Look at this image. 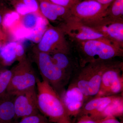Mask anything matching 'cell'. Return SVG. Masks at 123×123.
<instances>
[{
  "mask_svg": "<svg viewBox=\"0 0 123 123\" xmlns=\"http://www.w3.org/2000/svg\"><path fill=\"white\" fill-rule=\"evenodd\" d=\"M101 4L107 7L115 0H95Z\"/></svg>",
  "mask_w": 123,
  "mask_h": 123,
  "instance_id": "f1b7e54d",
  "label": "cell"
},
{
  "mask_svg": "<svg viewBox=\"0 0 123 123\" xmlns=\"http://www.w3.org/2000/svg\"><path fill=\"white\" fill-rule=\"evenodd\" d=\"M22 2L32 13H38L39 6L36 0H23Z\"/></svg>",
  "mask_w": 123,
  "mask_h": 123,
  "instance_id": "d4e9b609",
  "label": "cell"
},
{
  "mask_svg": "<svg viewBox=\"0 0 123 123\" xmlns=\"http://www.w3.org/2000/svg\"><path fill=\"white\" fill-rule=\"evenodd\" d=\"M119 95L108 97H94L86 101L77 117L88 115L98 119L99 115Z\"/></svg>",
  "mask_w": 123,
  "mask_h": 123,
  "instance_id": "5bb4252c",
  "label": "cell"
},
{
  "mask_svg": "<svg viewBox=\"0 0 123 123\" xmlns=\"http://www.w3.org/2000/svg\"><path fill=\"white\" fill-rule=\"evenodd\" d=\"M49 25L48 20L44 17H42L36 26L29 31L25 39L35 43H38Z\"/></svg>",
  "mask_w": 123,
  "mask_h": 123,
  "instance_id": "ac0fdd59",
  "label": "cell"
},
{
  "mask_svg": "<svg viewBox=\"0 0 123 123\" xmlns=\"http://www.w3.org/2000/svg\"><path fill=\"white\" fill-rule=\"evenodd\" d=\"M36 85L39 110L51 123H57L68 116L60 95L47 82L37 78Z\"/></svg>",
  "mask_w": 123,
  "mask_h": 123,
  "instance_id": "7a4b0ae2",
  "label": "cell"
},
{
  "mask_svg": "<svg viewBox=\"0 0 123 123\" xmlns=\"http://www.w3.org/2000/svg\"><path fill=\"white\" fill-rule=\"evenodd\" d=\"M107 8L95 0H79L70 8V18L80 22L90 21L103 16Z\"/></svg>",
  "mask_w": 123,
  "mask_h": 123,
  "instance_id": "30bf717a",
  "label": "cell"
},
{
  "mask_svg": "<svg viewBox=\"0 0 123 123\" xmlns=\"http://www.w3.org/2000/svg\"><path fill=\"white\" fill-rule=\"evenodd\" d=\"M15 96L6 93L0 103V122L13 123L17 119L14 106Z\"/></svg>",
  "mask_w": 123,
  "mask_h": 123,
  "instance_id": "2e32d148",
  "label": "cell"
},
{
  "mask_svg": "<svg viewBox=\"0 0 123 123\" xmlns=\"http://www.w3.org/2000/svg\"><path fill=\"white\" fill-rule=\"evenodd\" d=\"M111 60L92 62L80 68L73 82L89 100L98 94L103 74Z\"/></svg>",
  "mask_w": 123,
  "mask_h": 123,
  "instance_id": "3957f363",
  "label": "cell"
},
{
  "mask_svg": "<svg viewBox=\"0 0 123 123\" xmlns=\"http://www.w3.org/2000/svg\"><path fill=\"white\" fill-rule=\"evenodd\" d=\"M98 123H121L117 119L116 117L109 116L100 120H98Z\"/></svg>",
  "mask_w": 123,
  "mask_h": 123,
  "instance_id": "83f0119b",
  "label": "cell"
},
{
  "mask_svg": "<svg viewBox=\"0 0 123 123\" xmlns=\"http://www.w3.org/2000/svg\"><path fill=\"white\" fill-rule=\"evenodd\" d=\"M42 14L37 13H31L23 15L20 19L21 26L26 30L31 31L36 26L42 17Z\"/></svg>",
  "mask_w": 123,
  "mask_h": 123,
  "instance_id": "44dd1931",
  "label": "cell"
},
{
  "mask_svg": "<svg viewBox=\"0 0 123 123\" xmlns=\"http://www.w3.org/2000/svg\"><path fill=\"white\" fill-rule=\"evenodd\" d=\"M12 75L11 70H7L0 73V95L6 91Z\"/></svg>",
  "mask_w": 123,
  "mask_h": 123,
  "instance_id": "7402d4cb",
  "label": "cell"
},
{
  "mask_svg": "<svg viewBox=\"0 0 123 123\" xmlns=\"http://www.w3.org/2000/svg\"></svg>",
  "mask_w": 123,
  "mask_h": 123,
  "instance_id": "d6a6232c",
  "label": "cell"
},
{
  "mask_svg": "<svg viewBox=\"0 0 123 123\" xmlns=\"http://www.w3.org/2000/svg\"><path fill=\"white\" fill-rule=\"evenodd\" d=\"M60 96L69 117L78 116L82 108L89 100L73 81Z\"/></svg>",
  "mask_w": 123,
  "mask_h": 123,
  "instance_id": "8fae6325",
  "label": "cell"
},
{
  "mask_svg": "<svg viewBox=\"0 0 123 123\" xmlns=\"http://www.w3.org/2000/svg\"><path fill=\"white\" fill-rule=\"evenodd\" d=\"M34 58L43 80L47 82L60 96L65 90L70 76L56 65L48 53L36 51Z\"/></svg>",
  "mask_w": 123,
  "mask_h": 123,
  "instance_id": "277c9868",
  "label": "cell"
},
{
  "mask_svg": "<svg viewBox=\"0 0 123 123\" xmlns=\"http://www.w3.org/2000/svg\"><path fill=\"white\" fill-rule=\"evenodd\" d=\"M57 123H71L70 117L67 116L60 120Z\"/></svg>",
  "mask_w": 123,
  "mask_h": 123,
  "instance_id": "f546056e",
  "label": "cell"
},
{
  "mask_svg": "<svg viewBox=\"0 0 123 123\" xmlns=\"http://www.w3.org/2000/svg\"><path fill=\"white\" fill-rule=\"evenodd\" d=\"M60 27L49 25L38 43V51L49 55L57 52L71 53V47Z\"/></svg>",
  "mask_w": 123,
  "mask_h": 123,
  "instance_id": "ba28073f",
  "label": "cell"
},
{
  "mask_svg": "<svg viewBox=\"0 0 123 123\" xmlns=\"http://www.w3.org/2000/svg\"><path fill=\"white\" fill-rule=\"evenodd\" d=\"M0 123H1V122H0Z\"/></svg>",
  "mask_w": 123,
  "mask_h": 123,
  "instance_id": "1f68e13d",
  "label": "cell"
},
{
  "mask_svg": "<svg viewBox=\"0 0 123 123\" xmlns=\"http://www.w3.org/2000/svg\"><path fill=\"white\" fill-rule=\"evenodd\" d=\"M19 18V14L17 12L7 14L2 20L3 24L6 27H9Z\"/></svg>",
  "mask_w": 123,
  "mask_h": 123,
  "instance_id": "cb8c5ba5",
  "label": "cell"
},
{
  "mask_svg": "<svg viewBox=\"0 0 123 123\" xmlns=\"http://www.w3.org/2000/svg\"><path fill=\"white\" fill-rule=\"evenodd\" d=\"M39 7L42 15L49 22H59L60 25L71 16L70 9L55 4L49 0H41Z\"/></svg>",
  "mask_w": 123,
  "mask_h": 123,
  "instance_id": "4fadbf2b",
  "label": "cell"
},
{
  "mask_svg": "<svg viewBox=\"0 0 123 123\" xmlns=\"http://www.w3.org/2000/svg\"><path fill=\"white\" fill-rule=\"evenodd\" d=\"M81 22L102 35L111 43L123 49V20L112 21L102 16Z\"/></svg>",
  "mask_w": 123,
  "mask_h": 123,
  "instance_id": "52a82bcc",
  "label": "cell"
},
{
  "mask_svg": "<svg viewBox=\"0 0 123 123\" xmlns=\"http://www.w3.org/2000/svg\"><path fill=\"white\" fill-rule=\"evenodd\" d=\"M54 4L70 9L79 0H49Z\"/></svg>",
  "mask_w": 123,
  "mask_h": 123,
  "instance_id": "484cf974",
  "label": "cell"
},
{
  "mask_svg": "<svg viewBox=\"0 0 123 123\" xmlns=\"http://www.w3.org/2000/svg\"><path fill=\"white\" fill-rule=\"evenodd\" d=\"M123 63L111 60L104 71L98 92L95 97L117 95L123 92Z\"/></svg>",
  "mask_w": 123,
  "mask_h": 123,
  "instance_id": "8992f818",
  "label": "cell"
},
{
  "mask_svg": "<svg viewBox=\"0 0 123 123\" xmlns=\"http://www.w3.org/2000/svg\"><path fill=\"white\" fill-rule=\"evenodd\" d=\"M104 17L112 21L123 20V0H115L108 7Z\"/></svg>",
  "mask_w": 123,
  "mask_h": 123,
  "instance_id": "d6986e66",
  "label": "cell"
},
{
  "mask_svg": "<svg viewBox=\"0 0 123 123\" xmlns=\"http://www.w3.org/2000/svg\"><path fill=\"white\" fill-rule=\"evenodd\" d=\"M2 18L1 14L0 13V24L2 23Z\"/></svg>",
  "mask_w": 123,
  "mask_h": 123,
  "instance_id": "4dcf8cb0",
  "label": "cell"
},
{
  "mask_svg": "<svg viewBox=\"0 0 123 123\" xmlns=\"http://www.w3.org/2000/svg\"><path fill=\"white\" fill-rule=\"evenodd\" d=\"M74 43L80 68L89 63L111 60L123 56V49L106 40H91Z\"/></svg>",
  "mask_w": 123,
  "mask_h": 123,
  "instance_id": "6da1fadb",
  "label": "cell"
},
{
  "mask_svg": "<svg viewBox=\"0 0 123 123\" xmlns=\"http://www.w3.org/2000/svg\"><path fill=\"white\" fill-rule=\"evenodd\" d=\"M12 75L6 93L15 96L35 88L37 78L31 63L26 58L11 69Z\"/></svg>",
  "mask_w": 123,
  "mask_h": 123,
  "instance_id": "5b68a950",
  "label": "cell"
},
{
  "mask_svg": "<svg viewBox=\"0 0 123 123\" xmlns=\"http://www.w3.org/2000/svg\"><path fill=\"white\" fill-rule=\"evenodd\" d=\"M77 123H98V120L93 118L88 115L78 117Z\"/></svg>",
  "mask_w": 123,
  "mask_h": 123,
  "instance_id": "4316f807",
  "label": "cell"
},
{
  "mask_svg": "<svg viewBox=\"0 0 123 123\" xmlns=\"http://www.w3.org/2000/svg\"><path fill=\"white\" fill-rule=\"evenodd\" d=\"M14 106L17 119L39 114L35 88L15 95Z\"/></svg>",
  "mask_w": 123,
  "mask_h": 123,
  "instance_id": "7c38bea8",
  "label": "cell"
},
{
  "mask_svg": "<svg viewBox=\"0 0 123 123\" xmlns=\"http://www.w3.org/2000/svg\"><path fill=\"white\" fill-rule=\"evenodd\" d=\"M50 55L56 65L70 76L73 71L78 67V61L74 60L71 53L57 52Z\"/></svg>",
  "mask_w": 123,
  "mask_h": 123,
  "instance_id": "9a60e30c",
  "label": "cell"
},
{
  "mask_svg": "<svg viewBox=\"0 0 123 123\" xmlns=\"http://www.w3.org/2000/svg\"><path fill=\"white\" fill-rule=\"evenodd\" d=\"M17 123H51L48 118L40 113L24 117Z\"/></svg>",
  "mask_w": 123,
  "mask_h": 123,
  "instance_id": "603a6c76",
  "label": "cell"
},
{
  "mask_svg": "<svg viewBox=\"0 0 123 123\" xmlns=\"http://www.w3.org/2000/svg\"><path fill=\"white\" fill-rule=\"evenodd\" d=\"M59 27L65 36H67L74 43L93 39L107 40L100 33L80 22L71 18L60 25Z\"/></svg>",
  "mask_w": 123,
  "mask_h": 123,
  "instance_id": "9c48e42d",
  "label": "cell"
},
{
  "mask_svg": "<svg viewBox=\"0 0 123 123\" xmlns=\"http://www.w3.org/2000/svg\"><path fill=\"white\" fill-rule=\"evenodd\" d=\"M18 43L9 42L4 46L1 50L0 55L6 64H11L17 60V51Z\"/></svg>",
  "mask_w": 123,
  "mask_h": 123,
  "instance_id": "ffe728a7",
  "label": "cell"
},
{
  "mask_svg": "<svg viewBox=\"0 0 123 123\" xmlns=\"http://www.w3.org/2000/svg\"><path fill=\"white\" fill-rule=\"evenodd\" d=\"M123 114V96L118 95L116 98L105 108L97 120L101 119L109 116L115 117L122 116Z\"/></svg>",
  "mask_w": 123,
  "mask_h": 123,
  "instance_id": "e0dca14e",
  "label": "cell"
}]
</instances>
